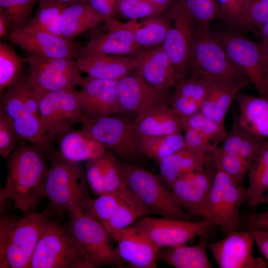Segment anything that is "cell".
<instances>
[{
  "label": "cell",
  "instance_id": "obj_39",
  "mask_svg": "<svg viewBox=\"0 0 268 268\" xmlns=\"http://www.w3.org/2000/svg\"><path fill=\"white\" fill-rule=\"evenodd\" d=\"M38 3V7L28 26L62 37L60 31L61 17L66 6L50 0H41Z\"/></svg>",
  "mask_w": 268,
  "mask_h": 268
},
{
  "label": "cell",
  "instance_id": "obj_10",
  "mask_svg": "<svg viewBox=\"0 0 268 268\" xmlns=\"http://www.w3.org/2000/svg\"><path fill=\"white\" fill-rule=\"evenodd\" d=\"M133 118L115 114L81 123L80 130L100 143L106 150L125 160L143 155L138 146V138Z\"/></svg>",
  "mask_w": 268,
  "mask_h": 268
},
{
  "label": "cell",
  "instance_id": "obj_44",
  "mask_svg": "<svg viewBox=\"0 0 268 268\" xmlns=\"http://www.w3.org/2000/svg\"><path fill=\"white\" fill-rule=\"evenodd\" d=\"M211 84V81L200 76L190 75L177 83L174 92L201 106L208 95Z\"/></svg>",
  "mask_w": 268,
  "mask_h": 268
},
{
  "label": "cell",
  "instance_id": "obj_11",
  "mask_svg": "<svg viewBox=\"0 0 268 268\" xmlns=\"http://www.w3.org/2000/svg\"><path fill=\"white\" fill-rule=\"evenodd\" d=\"M28 268H89L65 227L50 221L44 227Z\"/></svg>",
  "mask_w": 268,
  "mask_h": 268
},
{
  "label": "cell",
  "instance_id": "obj_48",
  "mask_svg": "<svg viewBox=\"0 0 268 268\" xmlns=\"http://www.w3.org/2000/svg\"><path fill=\"white\" fill-rule=\"evenodd\" d=\"M19 139L12 120L0 108V155L2 158L13 151Z\"/></svg>",
  "mask_w": 268,
  "mask_h": 268
},
{
  "label": "cell",
  "instance_id": "obj_47",
  "mask_svg": "<svg viewBox=\"0 0 268 268\" xmlns=\"http://www.w3.org/2000/svg\"><path fill=\"white\" fill-rule=\"evenodd\" d=\"M268 21V0H251L239 20L242 30L258 29Z\"/></svg>",
  "mask_w": 268,
  "mask_h": 268
},
{
  "label": "cell",
  "instance_id": "obj_4",
  "mask_svg": "<svg viewBox=\"0 0 268 268\" xmlns=\"http://www.w3.org/2000/svg\"><path fill=\"white\" fill-rule=\"evenodd\" d=\"M191 75L216 82L251 83L245 72L231 59L209 28L196 27L187 70Z\"/></svg>",
  "mask_w": 268,
  "mask_h": 268
},
{
  "label": "cell",
  "instance_id": "obj_5",
  "mask_svg": "<svg viewBox=\"0 0 268 268\" xmlns=\"http://www.w3.org/2000/svg\"><path fill=\"white\" fill-rule=\"evenodd\" d=\"M121 169L126 188L144 207L147 215L191 220L170 190L155 175L137 165L121 161Z\"/></svg>",
  "mask_w": 268,
  "mask_h": 268
},
{
  "label": "cell",
  "instance_id": "obj_13",
  "mask_svg": "<svg viewBox=\"0 0 268 268\" xmlns=\"http://www.w3.org/2000/svg\"><path fill=\"white\" fill-rule=\"evenodd\" d=\"M213 226L206 218L194 222L162 217H145L131 226L160 248L186 244L197 236H206Z\"/></svg>",
  "mask_w": 268,
  "mask_h": 268
},
{
  "label": "cell",
  "instance_id": "obj_24",
  "mask_svg": "<svg viewBox=\"0 0 268 268\" xmlns=\"http://www.w3.org/2000/svg\"><path fill=\"white\" fill-rule=\"evenodd\" d=\"M76 64L81 72L91 77L118 81L133 72L137 61L136 56L97 54L78 57Z\"/></svg>",
  "mask_w": 268,
  "mask_h": 268
},
{
  "label": "cell",
  "instance_id": "obj_53",
  "mask_svg": "<svg viewBox=\"0 0 268 268\" xmlns=\"http://www.w3.org/2000/svg\"><path fill=\"white\" fill-rule=\"evenodd\" d=\"M87 1L103 18L104 22L116 18L117 0H87Z\"/></svg>",
  "mask_w": 268,
  "mask_h": 268
},
{
  "label": "cell",
  "instance_id": "obj_45",
  "mask_svg": "<svg viewBox=\"0 0 268 268\" xmlns=\"http://www.w3.org/2000/svg\"><path fill=\"white\" fill-rule=\"evenodd\" d=\"M249 83L219 82L214 108V120L217 123L224 126L225 117L233 100L238 92Z\"/></svg>",
  "mask_w": 268,
  "mask_h": 268
},
{
  "label": "cell",
  "instance_id": "obj_58",
  "mask_svg": "<svg viewBox=\"0 0 268 268\" xmlns=\"http://www.w3.org/2000/svg\"><path fill=\"white\" fill-rule=\"evenodd\" d=\"M261 42L268 46V21L260 29Z\"/></svg>",
  "mask_w": 268,
  "mask_h": 268
},
{
  "label": "cell",
  "instance_id": "obj_29",
  "mask_svg": "<svg viewBox=\"0 0 268 268\" xmlns=\"http://www.w3.org/2000/svg\"><path fill=\"white\" fill-rule=\"evenodd\" d=\"M105 147L81 130H71L59 138V151L64 159L72 162H82L102 155Z\"/></svg>",
  "mask_w": 268,
  "mask_h": 268
},
{
  "label": "cell",
  "instance_id": "obj_16",
  "mask_svg": "<svg viewBox=\"0 0 268 268\" xmlns=\"http://www.w3.org/2000/svg\"><path fill=\"white\" fill-rule=\"evenodd\" d=\"M254 237L250 230L236 231L207 247L220 268H265L268 264L253 254Z\"/></svg>",
  "mask_w": 268,
  "mask_h": 268
},
{
  "label": "cell",
  "instance_id": "obj_33",
  "mask_svg": "<svg viewBox=\"0 0 268 268\" xmlns=\"http://www.w3.org/2000/svg\"><path fill=\"white\" fill-rule=\"evenodd\" d=\"M169 15L162 14L136 21L134 32L137 44L142 49H150L162 46L166 34L171 26Z\"/></svg>",
  "mask_w": 268,
  "mask_h": 268
},
{
  "label": "cell",
  "instance_id": "obj_19",
  "mask_svg": "<svg viewBox=\"0 0 268 268\" xmlns=\"http://www.w3.org/2000/svg\"><path fill=\"white\" fill-rule=\"evenodd\" d=\"M0 108L12 120L21 139L46 150L40 118L35 115L24 102L18 79L1 96Z\"/></svg>",
  "mask_w": 268,
  "mask_h": 268
},
{
  "label": "cell",
  "instance_id": "obj_8",
  "mask_svg": "<svg viewBox=\"0 0 268 268\" xmlns=\"http://www.w3.org/2000/svg\"><path fill=\"white\" fill-rule=\"evenodd\" d=\"M213 33L260 96L268 98V46L233 31Z\"/></svg>",
  "mask_w": 268,
  "mask_h": 268
},
{
  "label": "cell",
  "instance_id": "obj_28",
  "mask_svg": "<svg viewBox=\"0 0 268 268\" xmlns=\"http://www.w3.org/2000/svg\"><path fill=\"white\" fill-rule=\"evenodd\" d=\"M195 245L186 244L159 248L158 259L176 268H212L207 256L206 236H200Z\"/></svg>",
  "mask_w": 268,
  "mask_h": 268
},
{
  "label": "cell",
  "instance_id": "obj_35",
  "mask_svg": "<svg viewBox=\"0 0 268 268\" xmlns=\"http://www.w3.org/2000/svg\"><path fill=\"white\" fill-rule=\"evenodd\" d=\"M209 154L217 171L225 173L236 183L243 185L250 168V163L237 155L225 151L218 145H214Z\"/></svg>",
  "mask_w": 268,
  "mask_h": 268
},
{
  "label": "cell",
  "instance_id": "obj_20",
  "mask_svg": "<svg viewBox=\"0 0 268 268\" xmlns=\"http://www.w3.org/2000/svg\"><path fill=\"white\" fill-rule=\"evenodd\" d=\"M120 111L118 114L135 117L146 110L167 102L165 91L145 83L133 71L117 81Z\"/></svg>",
  "mask_w": 268,
  "mask_h": 268
},
{
  "label": "cell",
  "instance_id": "obj_14",
  "mask_svg": "<svg viewBox=\"0 0 268 268\" xmlns=\"http://www.w3.org/2000/svg\"><path fill=\"white\" fill-rule=\"evenodd\" d=\"M169 15L173 25L169 29L161 46L175 68L179 81L186 77L197 26L179 0L173 5Z\"/></svg>",
  "mask_w": 268,
  "mask_h": 268
},
{
  "label": "cell",
  "instance_id": "obj_46",
  "mask_svg": "<svg viewBox=\"0 0 268 268\" xmlns=\"http://www.w3.org/2000/svg\"><path fill=\"white\" fill-rule=\"evenodd\" d=\"M103 178L106 193L126 189L121 169V160L108 150H106L103 154Z\"/></svg>",
  "mask_w": 268,
  "mask_h": 268
},
{
  "label": "cell",
  "instance_id": "obj_41",
  "mask_svg": "<svg viewBox=\"0 0 268 268\" xmlns=\"http://www.w3.org/2000/svg\"><path fill=\"white\" fill-rule=\"evenodd\" d=\"M183 131L188 130L200 132L215 145H218L225 138L228 132L224 126L204 116L200 112L187 117H179Z\"/></svg>",
  "mask_w": 268,
  "mask_h": 268
},
{
  "label": "cell",
  "instance_id": "obj_2",
  "mask_svg": "<svg viewBox=\"0 0 268 268\" xmlns=\"http://www.w3.org/2000/svg\"><path fill=\"white\" fill-rule=\"evenodd\" d=\"M50 206L20 219H0V268H28L40 235L51 216Z\"/></svg>",
  "mask_w": 268,
  "mask_h": 268
},
{
  "label": "cell",
  "instance_id": "obj_36",
  "mask_svg": "<svg viewBox=\"0 0 268 268\" xmlns=\"http://www.w3.org/2000/svg\"><path fill=\"white\" fill-rule=\"evenodd\" d=\"M127 188L118 192L106 193L90 199L83 206L82 212L102 224L115 214L126 194Z\"/></svg>",
  "mask_w": 268,
  "mask_h": 268
},
{
  "label": "cell",
  "instance_id": "obj_56",
  "mask_svg": "<svg viewBox=\"0 0 268 268\" xmlns=\"http://www.w3.org/2000/svg\"><path fill=\"white\" fill-rule=\"evenodd\" d=\"M9 34L7 24L5 17L2 12L0 11V37H7Z\"/></svg>",
  "mask_w": 268,
  "mask_h": 268
},
{
  "label": "cell",
  "instance_id": "obj_30",
  "mask_svg": "<svg viewBox=\"0 0 268 268\" xmlns=\"http://www.w3.org/2000/svg\"><path fill=\"white\" fill-rule=\"evenodd\" d=\"M104 22L87 1L65 7L60 21V31L64 38L73 40L83 32Z\"/></svg>",
  "mask_w": 268,
  "mask_h": 268
},
{
  "label": "cell",
  "instance_id": "obj_12",
  "mask_svg": "<svg viewBox=\"0 0 268 268\" xmlns=\"http://www.w3.org/2000/svg\"><path fill=\"white\" fill-rule=\"evenodd\" d=\"M29 80L36 93L81 86L84 77L72 58H48L27 52Z\"/></svg>",
  "mask_w": 268,
  "mask_h": 268
},
{
  "label": "cell",
  "instance_id": "obj_49",
  "mask_svg": "<svg viewBox=\"0 0 268 268\" xmlns=\"http://www.w3.org/2000/svg\"><path fill=\"white\" fill-rule=\"evenodd\" d=\"M84 171L88 188L92 193L97 197L106 193L103 155L86 161Z\"/></svg>",
  "mask_w": 268,
  "mask_h": 268
},
{
  "label": "cell",
  "instance_id": "obj_26",
  "mask_svg": "<svg viewBox=\"0 0 268 268\" xmlns=\"http://www.w3.org/2000/svg\"><path fill=\"white\" fill-rule=\"evenodd\" d=\"M211 163L209 154L197 152L186 147L162 159L158 176L163 184L170 190L178 179L192 172L201 170Z\"/></svg>",
  "mask_w": 268,
  "mask_h": 268
},
{
  "label": "cell",
  "instance_id": "obj_7",
  "mask_svg": "<svg viewBox=\"0 0 268 268\" xmlns=\"http://www.w3.org/2000/svg\"><path fill=\"white\" fill-rule=\"evenodd\" d=\"M39 102L42 134L46 148L50 142L84 121L79 107L75 87L36 93Z\"/></svg>",
  "mask_w": 268,
  "mask_h": 268
},
{
  "label": "cell",
  "instance_id": "obj_31",
  "mask_svg": "<svg viewBox=\"0 0 268 268\" xmlns=\"http://www.w3.org/2000/svg\"><path fill=\"white\" fill-rule=\"evenodd\" d=\"M248 174L246 201L250 206H256L260 204L268 188V140H261Z\"/></svg>",
  "mask_w": 268,
  "mask_h": 268
},
{
  "label": "cell",
  "instance_id": "obj_32",
  "mask_svg": "<svg viewBox=\"0 0 268 268\" xmlns=\"http://www.w3.org/2000/svg\"><path fill=\"white\" fill-rule=\"evenodd\" d=\"M261 140L242 127L237 119L233 122L221 148L252 164L258 152Z\"/></svg>",
  "mask_w": 268,
  "mask_h": 268
},
{
  "label": "cell",
  "instance_id": "obj_54",
  "mask_svg": "<svg viewBox=\"0 0 268 268\" xmlns=\"http://www.w3.org/2000/svg\"><path fill=\"white\" fill-rule=\"evenodd\" d=\"M250 231L260 252L268 262V231L263 229Z\"/></svg>",
  "mask_w": 268,
  "mask_h": 268
},
{
  "label": "cell",
  "instance_id": "obj_57",
  "mask_svg": "<svg viewBox=\"0 0 268 268\" xmlns=\"http://www.w3.org/2000/svg\"><path fill=\"white\" fill-rule=\"evenodd\" d=\"M165 10L171 5L173 0H143Z\"/></svg>",
  "mask_w": 268,
  "mask_h": 268
},
{
  "label": "cell",
  "instance_id": "obj_43",
  "mask_svg": "<svg viewBox=\"0 0 268 268\" xmlns=\"http://www.w3.org/2000/svg\"><path fill=\"white\" fill-rule=\"evenodd\" d=\"M165 11L143 0H117L116 3L117 15L128 21L145 19Z\"/></svg>",
  "mask_w": 268,
  "mask_h": 268
},
{
  "label": "cell",
  "instance_id": "obj_40",
  "mask_svg": "<svg viewBox=\"0 0 268 268\" xmlns=\"http://www.w3.org/2000/svg\"><path fill=\"white\" fill-rule=\"evenodd\" d=\"M144 215L147 214L144 207L127 189L116 212L108 221L102 224L106 230L124 228L132 225L138 218Z\"/></svg>",
  "mask_w": 268,
  "mask_h": 268
},
{
  "label": "cell",
  "instance_id": "obj_42",
  "mask_svg": "<svg viewBox=\"0 0 268 268\" xmlns=\"http://www.w3.org/2000/svg\"><path fill=\"white\" fill-rule=\"evenodd\" d=\"M193 19L197 27L209 28L211 22L219 18L220 9L216 0H179Z\"/></svg>",
  "mask_w": 268,
  "mask_h": 268
},
{
  "label": "cell",
  "instance_id": "obj_1",
  "mask_svg": "<svg viewBox=\"0 0 268 268\" xmlns=\"http://www.w3.org/2000/svg\"><path fill=\"white\" fill-rule=\"evenodd\" d=\"M39 145L16 147L8 157L6 182L0 188V203L11 200L15 207L25 212L34 209L45 195L48 171L43 151Z\"/></svg>",
  "mask_w": 268,
  "mask_h": 268
},
{
  "label": "cell",
  "instance_id": "obj_6",
  "mask_svg": "<svg viewBox=\"0 0 268 268\" xmlns=\"http://www.w3.org/2000/svg\"><path fill=\"white\" fill-rule=\"evenodd\" d=\"M65 228L89 268L125 264L113 248L104 225L83 212L70 216Z\"/></svg>",
  "mask_w": 268,
  "mask_h": 268
},
{
  "label": "cell",
  "instance_id": "obj_17",
  "mask_svg": "<svg viewBox=\"0 0 268 268\" xmlns=\"http://www.w3.org/2000/svg\"><path fill=\"white\" fill-rule=\"evenodd\" d=\"M6 38L27 52L48 58H77L82 47L73 41L29 26L12 31Z\"/></svg>",
  "mask_w": 268,
  "mask_h": 268
},
{
  "label": "cell",
  "instance_id": "obj_27",
  "mask_svg": "<svg viewBox=\"0 0 268 268\" xmlns=\"http://www.w3.org/2000/svg\"><path fill=\"white\" fill-rule=\"evenodd\" d=\"M235 98L240 125L259 138L268 140V98L240 93Z\"/></svg>",
  "mask_w": 268,
  "mask_h": 268
},
{
  "label": "cell",
  "instance_id": "obj_21",
  "mask_svg": "<svg viewBox=\"0 0 268 268\" xmlns=\"http://www.w3.org/2000/svg\"><path fill=\"white\" fill-rule=\"evenodd\" d=\"M204 169L188 173L176 180L170 190L190 216L203 217L205 205L215 173Z\"/></svg>",
  "mask_w": 268,
  "mask_h": 268
},
{
  "label": "cell",
  "instance_id": "obj_23",
  "mask_svg": "<svg viewBox=\"0 0 268 268\" xmlns=\"http://www.w3.org/2000/svg\"><path fill=\"white\" fill-rule=\"evenodd\" d=\"M136 57L137 64L134 71L150 87L165 91L178 82L175 68L161 46L143 50Z\"/></svg>",
  "mask_w": 268,
  "mask_h": 268
},
{
  "label": "cell",
  "instance_id": "obj_60",
  "mask_svg": "<svg viewBox=\"0 0 268 268\" xmlns=\"http://www.w3.org/2000/svg\"><path fill=\"white\" fill-rule=\"evenodd\" d=\"M261 203H267L268 204V188L265 193V196L262 199L260 202V204Z\"/></svg>",
  "mask_w": 268,
  "mask_h": 268
},
{
  "label": "cell",
  "instance_id": "obj_34",
  "mask_svg": "<svg viewBox=\"0 0 268 268\" xmlns=\"http://www.w3.org/2000/svg\"><path fill=\"white\" fill-rule=\"evenodd\" d=\"M138 146L143 155L158 164L164 158L186 147L182 134L139 136Z\"/></svg>",
  "mask_w": 268,
  "mask_h": 268
},
{
  "label": "cell",
  "instance_id": "obj_18",
  "mask_svg": "<svg viewBox=\"0 0 268 268\" xmlns=\"http://www.w3.org/2000/svg\"><path fill=\"white\" fill-rule=\"evenodd\" d=\"M78 102L84 121L118 114L117 81L84 77Z\"/></svg>",
  "mask_w": 268,
  "mask_h": 268
},
{
  "label": "cell",
  "instance_id": "obj_15",
  "mask_svg": "<svg viewBox=\"0 0 268 268\" xmlns=\"http://www.w3.org/2000/svg\"><path fill=\"white\" fill-rule=\"evenodd\" d=\"M136 21L122 22L114 18L105 22L107 31L91 37L82 46L78 57L97 54L136 56L143 49L135 40L134 29Z\"/></svg>",
  "mask_w": 268,
  "mask_h": 268
},
{
  "label": "cell",
  "instance_id": "obj_9",
  "mask_svg": "<svg viewBox=\"0 0 268 268\" xmlns=\"http://www.w3.org/2000/svg\"><path fill=\"white\" fill-rule=\"evenodd\" d=\"M246 198L247 188L216 170L203 218L210 220L226 235L239 231L241 226L239 210Z\"/></svg>",
  "mask_w": 268,
  "mask_h": 268
},
{
  "label": "cell",
  "instance_id": "obj_51",
  "mask_svg": "<svg viewBox=\"0 0 268 268\" xmlns=\"http://www.w3.org/2000/svg\"><path fill=\"white\" fill-rule=\"evenodd\" d=\"M184 133L186 147L191 150L209 154L215 145L207 137L198 131L188 130L184 131Z\"/></svg>",
  "mask_w": 268,
  "mask_h": 268
},
{
  "label": "cell",
  "instance_id": "obj_37",
  "mask_svg": "<svg viewBox=\"0 0 268 268\" xmlns=\"http://www.w3.org/2000/svg\"><path fill=\"white\" fill-rule=\"evenodd\" d=\"M36 2V0H0V11L5 17L9 34L29 25Z\"/></svg>",
  "mask_w": 268,
  "mask_h": 268
},
{
  "label": "cell",
  "instance_id": "obj_50",
  "mask_svg": "<svg viewBox=\"0 0 268 268\" xmlns=\"http://www.w3.org/2000/svg\"><path fill=\"white\" fill-rule=\"evenodd\" d=\"M251 0H216L220 9L219 18L226 24L237 27L242 14Z\"/></svg>",
  "mask_w": 268,
  "mask_h": 268
},
{
  "label": "cell",
  "instance_id": "obj_25",
  "mask_svg": "<svg viewBox=\"0 0 268 268\" xmlns=\"http://www.w3.org/2000/svg\"><path fill=\"white\" fill-rule=\"evenodd\" d=\"M138 137L182 134L179 117L167 102L154 106L133 118Z\"/></svg>",
  "mask_w": 268,
  "mask_h": 268
},
{
  "label": "cell",
  "instance_id": "obj_38",
  "mask_svg": "<svg viewBox=\"0 0 268 268\" xmlns=\"http://www.w3.org/2000/svg\"><path fill=\"white\" fill-rule=\"evenodd\" d=\"M26 58L20 57L9 45L0 42V92L13 84L22 74Z\"/></svg>",
  "mask_w": 268,
  "mask_h": 268
},
{
  "label": "cell",
  "instance_id": "obj_22",
  "mask_svg": "<svg viewBox=\"0 0 268 268\" xmlns=\"http://www.w3.org/2000/svg\"><path fill=\"white\" fill-rule=\"evenodd\" d=\"M107 230L117 243L116 248L125 264L134 268L157 267L159 248L132 226Z\"/></svg>",
  "mask_w": 268,
  "mask_h": 268
},
{
  "label": "cell",
  "instance_id": "obj_52",
  "mask_svg": "<svg viewBox=\"0 0 268 268\" xmlns=\"http://www.w3.org/2000/svg\"><path fill=\"white\" fill-rule=\"evenodd\" d=\"M170 106L179 117L194 114L199 112L200 107L198 103L175 92L171 97Z\"/></svg>",
  "mask_w": 268,
  "mask_h": 268
},
{
  "label": "cell",
  "instance_id": "obj_3",
  "mask_svg": "<svg viewBox=\"0 0 268 268\" xmlns=\"http://www.w3.org/2000/svg\"><path fill=\"white\" fill-rule=\"evenodd\" d=\"M84 168L81 162H72L62 157L58 152L50 154V166L45 182V195L52 209L69 216L82 212L91 199Z\"/></svg>",
  "mask_w": 268,
  "mask_h": 268
},
{
  "label": "cell",
  "instance_id": "obj_55",
  "mask_svg": "<svg viewBox=\"0 0 268 268\" xmlns=\"http://www.w3.org/2000/svg\"><path fill=\"white\" fill-rule=\"evenodd\" d=\"M248 230L263 229L268 231V210L261 213H253L249 219Z\"/></svg>",
  "mask_w": 268,
  "mask_h": 268
},
{
  "label": "cell",
  "instance_id": "obj_59",
  "mask_svg": "<svg viewBox=\"0 0 268 268\" xmlns=\"http://www.w3.org/2000/svg\"><path fill=\"white\" fill-rule=\"evenodd\" d=\"M37 2L41 0H50L65 6H67L73 4H75L81 1H87V0H36Z\"/></svg>",
  "mask_w": 268,
  "mask_h": 268
}]
</instances>
